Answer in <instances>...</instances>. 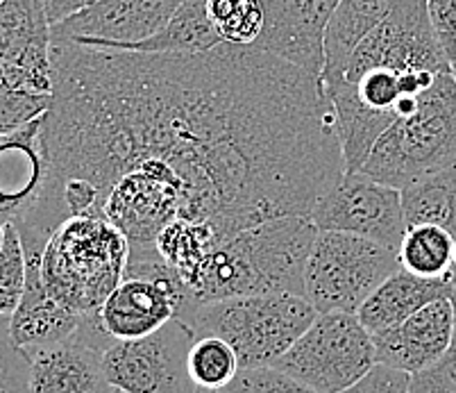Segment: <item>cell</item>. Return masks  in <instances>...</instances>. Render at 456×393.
Instances as JSON below:
<instances>
[{"instance_id":"obj_1","label":"cell","mask_w":456,"mask_h":393,"mask_svg":"<svg viewBox=\"0 0 456 393\" xmlns=\"http://www.w3.org/2000/svg\"><path fill=\"white\" fill-rule=\"evenodd\" d=\"M44 142L64 180L105 205L121 176L166 161L189 196L186 221L223 239L281 217H311L346 173L321 78L255 45L143 55L51 39Z\"/></svg>"},{"instance_id":"obj_2","label":"cell","mask_w":456,"mask_h":393,"mask_svg":"<svg viewBox=\"0 0 456 393\" xmlns=\"http://www.w3.org/2000/svg\"><path fill=\"white\" fill-rule=\"evenodd\" d=\"M452 71L429 20L427 0H395L362 41L346 71L322 82L336 114L346 171H362L372 146Z\"/></svg>"},{"instance_id":"obj_3","label":"cell","mask_w":456,"mask_h":393,"mask_svg":"<svg viewBox=\"0 0 456 393\" xmlns=\"http://www.w3.org/2000/svg\"><path fill=\"white\" fill-rule=\"evenodd\" d=\"M316 234L309 217H281L225 239L186 280L191 309L261 293L305 296L306 262Z\"/></svg>"},{"instance_id":"obj_4","label":"cell","mask_w":456,"mask_h":393,"mask_svg":"<svg viewBox=\"0 0 456 393\" xmlns=\"http://www.w3.org/2000/svg\"><path fill=\"white\" fill-rule=\"evenodd\" d=\"M66 182L44 142V117L0 135V221L19 230L26 259H41L53 234L69 221Z\"/></svg>"},{"instance_id":"obj_5","label":"cell","mask_w":456,"mask_h":393,"mask_svg":"<svg viewBox=\"0 0 456 393\" xmlns=\"http://www.w3.org/2000/svg\"><path fill=\"white\" fill-rule=\"evenodd\" d=\"M127 258L130 242L105 214H82L53 234L41 258V277L64 307L94 316L121 284Z\"/></svg>"},{"instance_id":"obj_6","label":"cell","mask_w":456,"mask_h":393,"mask_svg":"<svg viewBox=\"0 0 456 393\" xmlns=\"http://www.w3.org/2000/svg\"><path fill=\"white\" fill-rule=\"evenodd\" d=\"M318 312L305 296L261 293L214 300L182 321L196 337H221L239 355L241 368L273 366L311 328Z\"/></svg>"},{"instance_id":"obj_7","label":"cell","mask_w":456,"mask_h":393,"mask_svg":"<svg viewBox=\"0 0 456 393\" xmlns=\"http://www.w3.org/2000/svg\"><path fill=\"white\" fill-rule=\"evenodd\" d=\"M450 164H456L454 71L443 73L416 110L377 139L362 171L402 192L418 177Z\"/></svg>"},{"instance_id":"obj_8","label":"cell","mask_w":456,"mask_h":393,"mask_svg":"<svg viewBox=\"0 0 456 393\" xmlns=\"http://www.w3.org/2000/svg\"><path fill=\"white\" fill-rule=\"evenodd\" d=\"M400 268L397 250L356 234L318 230L306 262L305 298L318 314H356Z\"/></svg>"},{"instance_id":"obj_9","label":"cell","mask_w":456,"mask_h":393,"mask_svg":"<svg viewBox=\"0 0 456 393\" xmlns=\"http://www.w3.org/2000/svg\"><path fill=\"white\" fill-rule=\"evenodd\" d=\"M191 309L189 289L180 273L161 258L155 243L130 246L121 284L101 307V323L111 339H141Z\"/></svg>"},{"instance_id":"obj_10","label":"cell","mask_w":456,"mask_h":393,"mask_svg":"<svg viewBox=\"0 0 456 393\" xmlns=\"http://www.w3.org/2000/svg\"><path fill=\"white\" fill-rule=\"evenodd\" d=\"M377 364L375 339L356 314H318L273 366L321 393H343Z\"/></svg>"},{"instance_id":"obj_11","label":"cell","mask_w":456,"mask_h":393,"mask_svg":"<svg viewBox=\"0 0 456 393\" xmlns=\"http://www.w3.org/2000/svg\"><path fill=\"white\" fill-rule=\"evenodd\" d=\"M196 341L182 318H173L157 332L114 341L102 366L118 393H200L189 375V350Z\"/></svg>"},{"instance_id":"obj_12","label":"cell","mask_w":456,"mask_h":393,"mask_svg":"<svg viewBox=\"0 0 456 393\" xmlns=\"http://www.w3.org/2000/svg\"><path fill=\"white\" fill-rule=\"evenodd\" d=\"M130 246L155 243L166 225L186 218L189 196L182 177L166 161L146 160L116 180L102 205Z\"/></svg>"},{"instance_id":"obj_13","label":"cell","mask_w":456,"mask_h":393,"mask_svg":"<svg viewBox=\"0 0 456 393\" xmlns=\"http://www.w3.org/2000/svg\"><path fill=\"white\" fill-rule=\"evenodd\" d=\"M309 218L318 230L366 237L391 250H400L409 230L400 189L388 187L363 171L343 173L341 180L318 201Z\"/></svg>"},{"instance_id":"obj_14","label":"cell","mask_w":456,"mask_h":393,"mask_svg":"<svg viewBox=\"0 0 456 393\" xmlns=\"http://www.w3.org/2000/svg\"><path fill=\"white\" fill-rule=\"evenodd\" d=\"M116 339L101 316H85L80 328L61 341L23 350L30 359L32 393H116L105 375L102 357Z\"/></svg>"},{"instance_id":"obj_15","label":"cell","mask_w":456,"mask_h":393,"mask_svg":"<svg viewBox=\"0 0 456 393\" xmlns=\"http://www.w3.org/2000/svg\"><path fill=\"white\" fill-rule=\"evenodd\" d=\"M182 3L184 0H95L86 10L51 26V39L116 51L161 30Z\"/></svg>"},{"instance_id":"obj_16","label":"cell","mask_w":456,"mask_h":393,"mask_svg":"<svg viewBox=\"0 0 456 393\" xmlns=\"http://www.w3.org/2000/svg\"><path fill=\"white\" fill-rule=\"evenodd\" d=\"M264 32L255 48L300 66L322 80L325 35L341 0H259Z\"/></svg>"},{"instance_id":"obj_17","label":"cell","mask_w":456,"mask_h":393,"mask_svg":"<svg viewBox=\"0 0 456 393\" xmlns=\"http://www.w3.org/2000/svg\"><path fill=\"white\" fill-rule=\"evenodd\" d=\"M372 339H375L377 364L400 368L409 375L422 371L438 362L452 348L454 316H452L450 300L438 298L418 309L397 328Z\"/></svg>"},{"instance_id":"obj_18","label":"cell","mask_w":456,"mask_h":393,"mask_svg":"<svg viewBox=\"0 0 456 393\" xmlns=\"http://www.w3.org/2000/svg\"><path fill=\"white\" fill-rule=\"evenodd\" d=\"M0 57L53 85L51 23L44 0H0Z\"/></svg>"},{"instance_id":"obj_19","label":"cell","mask_w":456,"mask_h":393,"mask_svg":"<svg viewBox=\"0 0 456 393\" xmlns=\"http://www.w3.org/2000/svg\"><path fill=\"white\" fill-rule=\"evenodd\" d=\"M85 316L70 312L69 307L48 293L41 277V259H28V282L19 307L10 316L12 341L20 350H35L41 346L70 337L82 325Z\"/></svg>"},{"instance_id":"obj_20","label":"cell","mask_w":456,"mask_h":393,"mask_svg":"<svg viewBox=\"0 0 456 393\" xmlns=\"http://www.w3.org/2000/svg\"><path fill=\"white\" fill-rule=\"evenodd\" d=\"M447 284L450 275L443 280H425L400 268L372 291V296L359 307L356 316L363 323V328L377 337L397 328L425 305L434 303L438 298H447Z\"/></svg>"},{"instance_id":"obj_21","label":"cell","mask_w":456,"mask_h":393,"mask_svg":"<svg viewBox=\"0 0 456 393\" xmlns=\"http://www.w3.org/2000/svg\"><path fill=\"white\" fill-rule=\"evenodd\" d=\"M395 0H341L331 14L325 35V71L322 82L346 71L347 61L362 41L387 19Z\"/></svg>"},{"instance_id":"obj_22","label":"cell","mask_w":456,"mask_h":393,"mask_svg":"<svg viewBox=\"0 0 456 393\" xmlns=\"http://www.w3.org/2000/svg\"><path fill=\"white\" fill-rule=\"evenodd\" d=\"M223 44L216 32L205 0H184L161 30L136 44L116 51L143 53V55H196Z\"/></svg>"},{"instance_id":"obj_23","label":"cell","mask_w":456,"mask_h":393,"mask_svg":"<svg viewBox=\"0 0 456 393\" xmlns=\"http://www.w3.org/2000/svg\"><path fill=\"white\" fill-rule=\"evenodd\" d=\"M400 193L409 225H441L456 237V164L418 177Z\"/></svg>"},{"instance_id":"obj_24","label":"cell","mask_w":456,"mask_h":393,"mask_svg":"<svg viewBox=\"0 0 456 393\" xmlns=\"http://www.w3.org/2000/svg\"><path fill=\"white\" fill-rule=\"evenodd\" d=\"M456 237L441 225H409L397 250L400 266L425 280H443L454 271Z\"/></svg>"},{"instance_id":"obj_25","label":"cell","mask_w":456,"mask_h":393,"mask_svg":"<svg viewBox=\"0 0 456 393\" xmlns=\"http://www.w3.org/2000/svg\"><path fill=\"white\" fill-rule=\"evenodd\" d=\"M221 242H225V239L211 221H186V218H180V221L171 223V225H166L161 230L155 246L161 252V258L180 273L186 284V280L196 273L202 259Z\"/></svg>"},{"instance_id":"obj_26","label":"cell","mask_w":456,"mask_h":393,"mask_svg":"<svg viewBox=\"0 0 456 393\" xmlns=\"http://www.w3.org/2000/svg\"><path fill=\"white\" fill-rule=\"evenodd\" d=\"M241 371L239 355L221 337H196L189 350V375L200 391L218 393Z\"/></svg>"},{"instance_id":"obj_27","label":"cell","mask_w":456,"mask_h":393,"mask_svg":"<svg viewBox=\"0 0 456 393\" xmlns=\"http://www.w3.org/2000/svg\"><path fill=\"white\" fill-rule=\"evenodd\" d=\"M207 14L225 44L255 45L264 32L259 0H205Z\"/></svg>"},{"instance_id":"obj_28","label":"cell","mask_w":456,"mask_h":393,"mask_svg":"<svg viewBox=\"0 0 456 393\" xmlns=\"http://www.w3.org/2000/svg\"><path fill=\"white\" fill-rule=\"evenodd\" d=\"M28 282V259L19 230L7 225L5 246L0 250V318H10L19 307Z\"/></svg>"},{"instance_id":"obj_29","label":"cell","mask_w":456,"mask_h":393,"mask_svg":"<svg viewBox=\"0 0 456 393\" xmlns=\"http://www.w3.org/2000/svg\"><path fill=\"white\" fill-rule=\"evenodd\" d=\"M51 94H35L5 85L0 89V135H10L41 119L51 110Z\"/></svg>"},{"instance_id":"obj_30","label":"cell","mask_w":456,"mask_h":393,"mask_svg":"<svg viewBox=\"0 0 456 393\" xmlns=\"http://www.w3.org/2000/svg\"><path fill=\"white\" fill-rule=\"evenodd\" d=\"M218 393H321L277 366L241 368L236 378Z\"/></svg>"},{"instance_id":"obj_31","label":"cell","mask_w":456,"mask_h":393,"mask_svg":"<svg viewBox=\"0 0 456 393\" xmlns=\"http://www.w3.org/2000/svg\"><path fill=\"white\" fill-rule=\"evenodd\" d=\"M0 393H32L30 359L12 341L10 318H0Z\"/></svg>"},{"instance_id":"obj_32","label":"cell","mask_w":456,"mask_h":393,"mask_svg":"<svg viewBox=\"0 0 456 393\" xmlns=\"http://www.w3.org/2000/svg\"><path fill=\"white\" fill-rule=\"evenodd\" d=\"M409 393H456V348H450L438 362L411 373Z\"/></svg>"},{"instance_id":"obj_33","label":"cell","mask_w":456,"mask_h":393,"mask_svg":"<svg viewBox=\"0 0 456 393\" xmlns=\"http://www.w3.org/2000/svg\"><path fill=\"white\" fill-rule=\"evenodd\" d=\"M431 28L456 76V0H427Z\"/></svg>"},{"instance_id":"obj_34","label":"cell","mask_w":456,"mask_h":393,"mask_svg":"<svg viewBox=\"0 0 456 393\" xmlns=\"http://www.w3.org/2000/svg\"><path fill=\"white\" fill-rule=\"evenodd\" d=\"M409 380L411 375L400 368L375 364L359 382L343 393H409Z\"/></svg>"},{"instance_id":"obj_35","label":"cell","mask_w":456,"mask_h":393,"mask_svg":"<svg viewBox=\"0 0 456 393\" xmlns=\"http://www.w3.org/2000/svg\"><path fill=\"white\" fill-rule=\"evenodd\" d=\"M95 0H44V10L48 16V23L57 26L61 20L70 19L77 12L86 10V7L94 5Z\"/></svg>"},{"instance_id":"obj_36","label":"cell","mask_w":456,"mask_h":393,"mask_svg":"<svg viewBox=\"0 0 456 393\" xmlns=\"http://www.w3.org/2000/svg\"><path fill=\"white\" fill-rule=\"evenodd\" d=\"M447 300H450L452 316H454V339H452V348H456V268L450 273V284H447Z\"/></svg>"},{"instance_id":"obj_37","label":"cell","mask_w":456,"mask_h":393,"mask_svg":"<svg viewBox=\"0 0 456 393\" xmlns=\"http://www.w3.org/2000/svg\"><path fill=\"white\" fill-rule=\"evenodd\" d=\"M7 85V61L0 57V89Z\"/></svg>"},{"instance_id":"obj_38","label":"cell","mask_w":456,"mask_h":393,"mask_svg":"<svg viewBox=\"0 0 456 393\" xmlns=\"http://www.w3.org/2000/svg\"><path fill=\"white\" fill-rule=\"evenodd\" d=\"M5 237H7V225L0 221V250H3V246H5Z\"/></svg>"},{"instance_id":"obj_39","label":"cell","mask_w":456,"mask_h":393,"mask_svg":"<svg viewBox=\"0 0 456 393\" xmlns=\"http://www.w3.org/2000/svg\"><path fill=\"white\" fill-rule=\"evenodd\" d=\"M454 268H456V255H454Z\"/></svg>"},{"instance_id":"obj_40","label":"cell","mask_w":456,"mask_h":393,"mask_svg":"<svg viewBox=\"0 0 456 393\" xmlns=\"http://www.w3.org/2000/svg\"><path fill=\"white\" fill-rule=\"evenodd\" d=\"M200 393H209V391H200Z\"/></svg>"},{"instance_id":"obj_41","label":"cell","mask_w":456,"mask_h":393,"mask_svg":"<svg viewBox=\"0 0 456 393\" xmlns=\"http://www.w3.org/2000/svg\"><path fill=\"white\" fill-rule=\"evenodd\" d=\"M116 393H118V391H116Z\"/></svg>"}]
</instances>
